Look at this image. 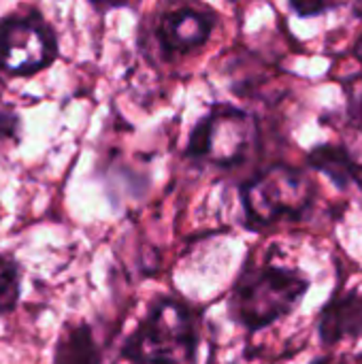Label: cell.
<instances>
[{
  "label": "cell",
  "instance_id": "obj_1",
  "mask_svg": "<svg viewBox=\"0 0 362 364\" xmlns=\"http://www.w3.org/2000/svg\"><path fill=\"white\" fill-rule=\"evenodd\" d=\"M309 290V279L282 267L245 269L230 294V316L256 333L290 316Z\"/></svg>",
  "mask_w": 362,
  "mask_h": 364
},
{
  "label": "cell",
  "instance_id": "obj_2",
  "mask_svg": "<svg viewBox=\"0 0 362 364\" xmlns=\"http://www.w3.org/2000/svg\"><path fill=\"white\" fill-rule=\"evenodd\" d=\"M198 331L188 307L173 299L158 301L122 348L132 364H196Z\"/></svg>",
  "mask_w": 362,
  "mask_h": 364
},
{
  "label": "cell",
  "instance_id": "obj_3",
  "mask_svg": "<svg viewBox=\"0 0 362 364\" xmlns=\"http://www.w3.org/2000/svg\"><path fill=\"white\" fill-rule=\"evenodd\" d=\"M245 218L252 228L273 226L284 218H301L314 200V183L303 171L275 164L241 190Z\"/></svg>",
  "mask_w": 362,
  "mask_h": 364
},
{
  "label": "cell",
  "instance_id": "obj_4",
  "mask_svg": "<svg viewBox=\"0 0 362 364\" xmlns=\"http://www.w3.org/2000/svg\"><path fill=\"white\" fill-rule=\"evenodd\" d=\"M58 60V36L34 6L0 17V73L32 77Z\"/></svg>",
  "mask_w": 362,
  "mask_h": 364
},
{
  "label": "cell",
  "instance_id": "obj_5",
  "mask_svg": "<svg viewBox=\"0 0 362 364\" xmlns=\"http://www.w3.org/2000/svg\"><path fill=\"white\" fill-rule=\"evenodd\" d=\"M256 134L258 128L250 113L230 105H215L190 132L186 156L228 168L247 156Z\"/></svg>",
  "mask_w": 362,
  "mask_h": 364
},
{
  "label": "cell",
  "instance_id": "obj_6",
  "mask_svg": "<svg viewBox=\"0 0 362 364\" xmlns=\"http://www.w3.org/2000/svg\"><path fill=\"white\" fill-rule=\"evenodd\" d=\"M213 26L215 17L211 13L179 6L160 17L156 36L166 53H186L203 47L209 41Z\"/></svg>",
  "mask_w": 362,
  "mask_h": 364
},
{
  "label": "cell",
  "instance_id": "obj_7",
  "mask_svg": "<svg viewBox=\"0 0 362 364\" xmlns=\"http://www.w3.org/2000/svg\"><path fill=\"white\" fill-rule=\"evenodd\" d=\"M320 341L333 348L362 337V294L358 290L335 294L318 316Z\"/></svg>",
  "mask_w": 362,
  "mask_h": 364
},
{
  "label": "cell",
  "instance_id": "obj_8",
  "mask_svg": "<svg viewBox=\"0 0 362 364\" xmlns=\"http://www.w3.org/2000/svg\"><path fill=\"white\" fill-rule=\"evenodd\" d=\"M307 162L318 173L326 175L339 190H348L350 186H362L361 164L344 145H318L309 151Z\"/></svg>",
  "mask_w": 362,
  "mask_h": 364
},
{
  "label": "cell",
  "instance_id": "obj_9",
  "mask_svg": "<svg viewBox=\"0 0 362 364\" xmlns=\"http://www.w3.org/2000/svg\"><path fill=\"white\" fill-rule=\"evenodd\" d=\"M100 348L92 335L90 324H66L53 352V364H100Z\"/></svg>",
  "mask_w": 362,
  "mask_h": 364
},
{
  "label": "cell",
  "instance_id": "obj_10",
  "mask_svg": "<svg viewBox=\"0 0 362 364\" xmlns=\"http://www.w3.org/2000/svg\"><path fill=\"white\" fill-rule=\"evenodd\" d=\"M21 296V271L11 254H0V318L11 314Z\"/></svg>",
  "mask_w": 362,
  "mask_h": 364
},
{
  "label": "cell",
  "instance_id": "obj_11",
  "mask_svg": "<svg viewBox=\"0 0 362 364\" xmlns=\"http://www.w3.org/2000/svg\"><path fill=\"white\" fill-rule=\"evenodd\" d=\"M344 85L348 94V117L358 130H362V77H352Z\"/></svg>",
  "mask_w": 362,
  "mask_h": 364
},
{
  "label": "cell",
  "instance_id": "obj_12",
  "mask_svg": "<svg viewBox=\"0 0 362 364\" xmlns=\"http://www.w3.org/2000/svg\"><path fill=\"white\" fill-rule=\"evenodd\" d=\"M21 132V119L15 111L0 109V145L17 143Z\"/></svg>",
  "mask_w": 362,
  "mask_h": 364
},
{
  "label": "cell",
  "instance_id": "obj_13",
  "mask_svg": "<svg viewBox=\"0 0 362 364\" xmlns=\"http://www.w3.org/2000/svg\"><path fill=\"white\" fill-rule=\"evenodd\" d=\"M337 6H341V4L339 2H290V9L299 17H316L326 11H333Z\"/></svg>",
  "mask_w": 362,
  "mask_h": 364
},
{
  "label": "cell",
  "instance_id": "obj_14",
  "mask_svg": "<svg viewBox=\"0 0 362 364\" xmlns=\"http://www.w3.org/2000/svg\"><path fill=\"white\" fill-rule=\"evenodd\" d=\"M356 58L362 62V38L356 43Z\"/></svg>",
  "mask_w": 362,
  "mask_h": 364
}]
</instances>
